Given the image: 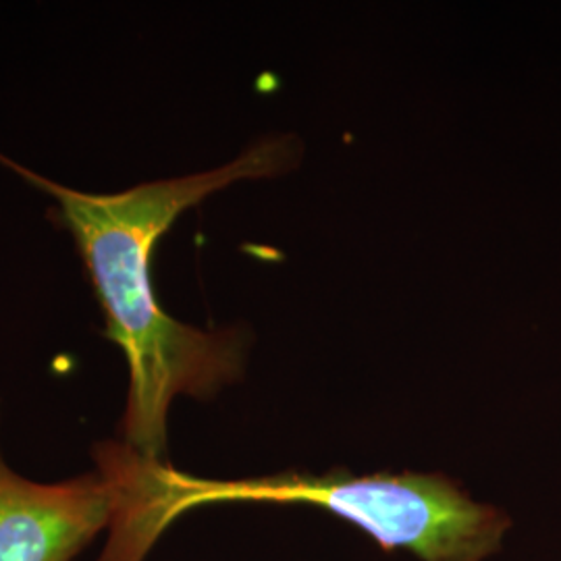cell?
<instances>
[{
  "label": "cell",
  "instance_id": "obj_1",
  "mask_svg": "<svg viewBox=\"0 0 561 561\" xmlns=\"http://www.w3.org/2000/svg\"><path fill=\"white\" fill-rule=\"evenodd\" d=\"M294 161L291 141L264 140L213 171L150 181L115 194H88L0 157L59 204L60 219L76 240L104 310V335L119 345L127 360L129 393L121 431L141 456L162 460L167 416L178 396H215L240 379L245 358L240 331H202L164 312L152 285L157 243L185 210L215 192L238 181L275 178Z\"/></svg>",
  "mask_w": 561,
  "mask_h": 561
},
{
  "label": "cell",
  "instance_id": "obj_2",
  "mask_svg": "<svg viewBox=\"0 0 561 561\" xmlns=\"http://www.w3.org/2000/svg\"><path fill=\"white\" fill-rule=\"evenodd\" d=\"M121 507L104 561H141L162 530L206 503H308L352 522L385 551L422 561H482L502 547L510 518L472 502L442 474L331 472L275 474L250 481H204L123 445L115 460Z\"/></svg>",
  "mask_w": 561,
  "mask_h": 561
},
{
  "label": "cell",
  "instance_id": "obj_3",
  "mask_svg": "<svg viewBox=\"0 0 561 561\" xmlns=\"http://www.w3.org/2000/svg\"><path fill=\"white\" fill-rule=\"evenodd\" d=\"M119 505V484L101 463L92 474L41 484L0 456V561H73Z\"/></svg>",
  "mask_w": 561,
  "mask_h": 561
}]
</instances>
